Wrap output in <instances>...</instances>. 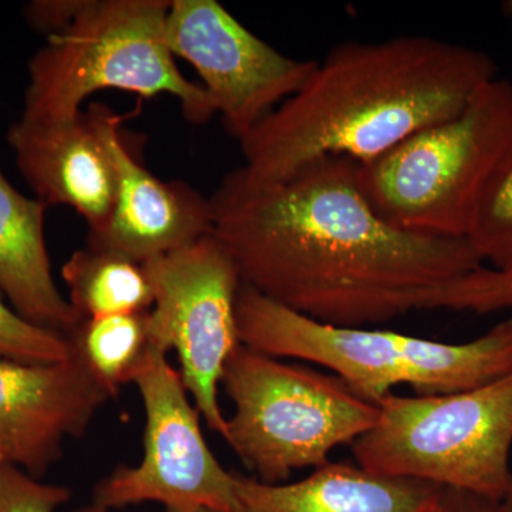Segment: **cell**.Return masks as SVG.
Segmentation results:
<instances>
[{
	"instance_id": "obj_1",
	"label": "cell",
	"mask_w": 512,
	"mask_h": 512,
	"mask_svg": "<svg viewBox=\"0 0 512 512\" xmlns=\"http://www.w3.org/2000/svg\"><path fill=\"white\" fill-rule=\"evenodd\" d=\"M359 164L328 157L286 180L238 168L211 195L212 235L241 284L326 325L369 328L412 312H471L483 259L467 238L393 227L360 190Z\"/></svg>"
},
{
	"instance_id": "obj_7",
	"label": "cell",
	"mask_w": 512,
	"mask_h": 512,
	"mask_svg": "<svg viewBox=\"0 0 512 512\" xmlns=\"http://www.w3.org/2000/svg\"><path fill=\"white\" fill-rule=\"evenodd\" d=\"M221 384L234 403L225 441L262 483L329 463L336 447L362 437L379 416L377 404L339 377L244 345L229 357Z\"/></svg>"
},
{
	"instance_id": "obj_6",
	"label": "cell",
	"mask_w": 512,
	"mask_h": 512,
	"mask_svg": "<svg viewBox=\"0 0 512 512\" xmlns=\"http://www.w3.org/2000/svg\"><path fill=\"white\" fill-rule=\"evenodd\" d=\"M352 443L360 467L501 503L512 485V372L450 394L397 396Z\"/></svg>"
},
{
	"instance_id": "obj_3",
	"label": "cell",
	"mask_w": 512,
	"mask_h": 512,
	"mask_svg": "<svg viewBox=\"0 0 512 512\" xmlns=\"http://www.w3.org/2000/svg\"><path fill=\"white\" fill-rule=\"evenodd\" d=\"M237 322L241 345L325 367L375 404L397 386L412 387L417 396L450 394L512 372V318L471 342L443 343L393 330L326 325L241 285Z\"/></svg>"
},
{
	"instance_id": "obj_20",
	"label": "cell",
	"mask_w": 512,
	"mask_h": 512,
	"mask_svg": "<svg viewBox=\"0 0 512 512\" xmlns=\"http://www.w3.org/2000/svg\"><path fill=\"white\" fill-rule=\"evenodd\" d=\"M69 500L66 487L40 483L9 463L0 468V512H55Z\"/></svg>"
},
{
	"instance_id": "obj_25",
	"label": "cell",
	"mask_w": 512,
	"mask_h": 512,
	"mask_svg": "<svg viewBox=\"0 0 512 512\" xmlns=\"http://www.w3.org/2000/svg\"><path fill=\"white\" fill-rule=\"evenodd\" d=\"M6 463H8V461H6L5 453H3V448L0 446V468L5 466Z\"/></svg>"
},
{
	"instance_id": "obj_5",
	"label": "cell",
	"mask_w": 512,
	"mask_h": 512,
	"mask_svg": "<svg viewBox=\"0 0 512 512\" xmlns=\"http://www.w3.org/2000/svg\"><path fill=\"white\" fill-rule=\"evenodd\" d=\"M512 143V83L484 84L456 116L359 164L360 190L393 227L467 238L488 178Z\"/></svg>"
},
{
	"instance_id": "obj_17",
	"label": "cell",
	"mask_w": 512,
	"mask_h": 512,
	"mask_svg": "<svg viewBox=\"0 0 512 512\" xmlns=\"http://www.w3.org/2000/svg\"><path fill=\"white\" fill-rule=\"evenodd\" d=\"M148 312L83 319L67 336L74 355L113 397L123 384L131 383L150 348Z\"/></svg>"
},
{
	"instance_id": "obj_18",
	"label": "cell",
	"mask_w": 512,
	"mask_h": 512,
	"mask_svg": "<svg viewBox=\"0 0 512 512\" xmlns=\"http://www.w3.org/2000/svg\"><path fill=\"white\" fill-rule=\"evenodd\" d=\"M467 239L485 265L512 275V143L481 192Z\"/></svg>"
},
{
	"instance_id": "obj_4",
	"label": "cell",
	"mask_w": 512,
	"mask_h": 512,
	"mask_svg": "<svg viewBox=\"0 0 512 512\" xmlns=\"http://www.w3.org/2000/svg\"><path fill=\"white\" fill-rule=\"evenodd\" d=\"M170 6L171 0H80L73 19L29 60L20 119L73 120L94 93L121 90L143 99L167 94L187 121L208 123L218 114L214 101L183 76L165 40Z\"/></svg>"
},
{
	"instance_id": "obj_16",
	"label": "cell",
	"mask_w": 512,
	"mask_h": 512,
	"mask_svg": "<svg viewBox=\"0 0 512 512\" xmlns=\"http://www.w3.org/2000/svg\"><path fill=\"white\" fill-rule=\"evenodd\" d=\"M69 302L82 319L151 311L153 286L140 262L116 252L86 247L62 266Z\"/></svg>"
},
{
	"instance_id": "obj_9",
	"label": "cell",
	"mask_w": 512,
	"mask_h": 512,
	"mask_svg": "<svg viewBox=\"0 0 512 512\" xmlns=\"http://www.w3.org/2000/svg\"><path fill=\"white\" fill-rule=\"evenodd\" d=\"M144 410V456L121 466L94 488V503L111 510L160 503L168 512H237L235 473L211 453L201 433L200 412L188 400L180 372L167 353L148 348L134 372Z\"/></svg>"
},
{
	"instance_id": "obj_13",
	"label": "cell",
	"mask_w": 512,
	"mask_h": 512,
	"mask_svg": "<svg viewBox=\"0 0 512 512\" xmlns=\"http://www.w3.org/2000/svg\"><path fill=\"white\" fill-rule=\"evenodd\" d=\"M16 167L47 208L66 205L82 215L89 239L109 228L117 175L89 111L62 123L19 119L9 127Z\"/></svg>"
},
{
	"instance_id": "obj_14",
	"label": "cell",
	"mask_w": 512,
	"mask_h": 512,
	"mask_svg": "<svg viewBox=\"0 0 512 512\" xmlns=\"http://www.w3.org/2000/svg\"><path fill=\"white\" fill-rule=\"evenodd\" d=\"M441 491L434 484L342 461H329L291 484L235 474L237 512H433Z\"/></svg>"
},
{
	"instance_id": "obj_11",
	"label": "cell",
	"mask_w": 512,
	"mask_h": 512,
	"mask_svg": "<svg viewBox=\"0 0 512 512\" xmlns=\"http://www.w3.org/2000/svg\"><path fill=\"white\" fill-rule=\"evenodd\" d=\"M113 397L76 355L46 365L0 360V446L6 461L40 480Z\"/></svg>"
},
{
	"instance_id": "obj_15",
	"label": "cell",
	"mask_w": 512,
	"mask_h": 512,
	"mask_svg": "<svg viewBox=\"0 0 512 512\" xmlns=\"http://www.w3.org/2000/svg\"><path fill=\"white\" fill-rule=\"evenodd\" d=\"M46 211L42 201L20 194L0 168V291L29 322L69 336L83 319L53 279Z\"/></svg>"
},
{
	"instance_id": "obj_10",
	"label": "cell",
	"mask_w": 512,
	"mask_h": 512,
	"mask_svg": "<svg viewBox=\"0 0 512 512\" xmlns=\"http://www.w3.org/2000/svg\"><path fill=\"white\" fill-rule=\"evenodd\" d=\"M165 40L200 74L225 130L242 140L315 70L268 45L217 0H171Z\"/></svg>"
},
{
	"instance_id": "obj_26",
	"label": "cell",
	"mask_w": 512,
	"mask_h": 512,
	"mask_svg": "<svg viewBox=\"0 0 512 512\" xmlns=\"http://www.w3.org/2000/svg\"><path fill=\"white\" fill-rule=\"evenodd\" d=\"M505 9H507L508 12L512 13V0H510V2L505 3Z\"/></svg>"
},
{
	"instance_id": "obj_2",
	"label": "cell",
	"mask_w": 512,
	"mask_h": 512,
	"mask_svg": "<svg viewBox=\"0 0 512 512\" xmlns=\"http://www.w3.org/2000/svg\"><path fill=\"white\" fill-rule=\"evenodd\" d=\"M498 66L483 50L430 36L333 47L305 84L239 140L248 181L286 180L328 157L366 164L456 116Z\"/></svg>"
},
{
	"instance_id": "obj_21",
	"label": "cell",
	"mask_w": 512,
	"mask_h": 512,
	"mask_svg": "<svg viewBox=\"0 0 512 512\" xmlns=\"http://www.w3.org/2000/svg\"><path fill=\"white\" fill-rule=\"evenodd\" d=\"M80 0H36L25 8L30 28L46 33L47 37L60 32L73 19Z\"/></svg>"
},
{
	"instance_id": "obj_24",
	"label": "cell",
	"mask_w": 512,
	"mask_h": 512,
	"mask_svg": "<svg viewBox=\"0 0 512 512\" xmlns=\"http://www.w3.org/2000/svg\"><path fill=\"white\" fill-rule=\"evenodd\" d=\"M72 512H109L107 508L101 507V505L93 503L90 505H86V507L77 508Z\"/></svg>"
},
{
	"instance_id": "obj_23",
	"label": "cell",
	"mask_w": 512,
	"mask_h": 512,
	"mask_svg": "<svg viewBox=\"0 0 512 512\" xmlns=\"http://www.w3.org/2000/svg\"><path fill=\"white\" fill-rule=\"evenodd\" d=\"M500 507L501 512H512V485L507 495L503 498V501H501Z\"/></svg>"
},
{
	"instance_id": "obj_19",
	"label": "cell",
	"mask_w": 512,
	"mask_h": 512,
	"mask_svg": "<svg viewBox=\"0 0 512 512\" xmlns=\"http://www.w3.org/2000/svg\"><path fill=\"white\" fill-rule=\"evenodd\" d=\"M72 356L73 345L66 335L29 322L6 305L0 291V360L46 365Z\"/></svg>"
},
{
	"instance_id": "obj_27",
	"label": "cell",
	"mask_w": 512,
	"mask_h": 512,
	"mask_svg": "<svg viewBox=\"0 0 512 512\" xmlns=\"http://www.w3.org/2000/svg\"><path fill=\"white\" fill-rule=\"evenodd\" d=\"M197 512H214V511H210V510H201V511H197Z\"/></svg>"
},
{
	"instance_id": "obj_8",
	"label": "cell",
	"mask_w": 512,
	"mask_h": 512,
	"mask_svg": "<svg viewBox=\"0 0 512 512\" xmlns=\"http://www.w3.org/2000/svg\"><path fill=\"white\" fill-rule=\"evenodd\" d=\"M153 286L148 343L175 350L185 390L212 431L227 439V417L218 400L225 365L241 345L234 261L214 235L144 262Z\"/></svg>"
},
{
	"instance_id": "obj_12",
	"label": "cell",
	"mask_w": 512,
	"mask_h": 512,
	"mask_svg": "<svg viewBox=\"0 0 512 512\" xmlns=\"http://www.w3.org/2000/svg\"><path fill=\"white\" fill-rule=\"evenodd\" d=\"M90 116L109 151L117 175V197L109 228L87 247L144 262L187 247L212 234L210 198L184 181H163L138 163L120 134L121 119L101 103Z\"/></svg>"
},
{
	"instance_id": "obj_22",
	"label": "cell",
	"mask_w": 512,
	"mask_h": 512,
	"mask_svg": "<svg viewBox=\"0 0 512 512\" xmlns=\"http://www.w3.org/2000/svg\"><path fill=\"white\" fill-rule=\"evenodd\" d=\"M433 512H501L500 503L464 491L443 488Z\"/></svg>"
}]
</instances>
